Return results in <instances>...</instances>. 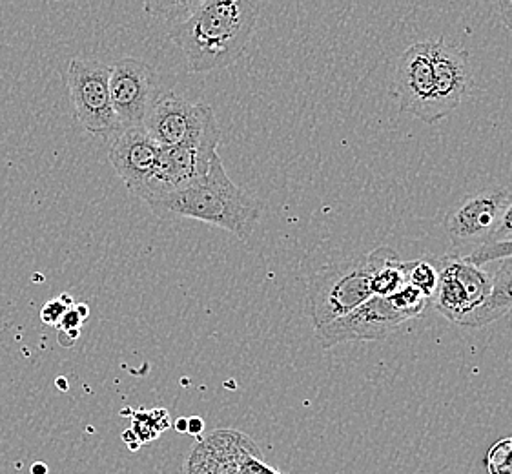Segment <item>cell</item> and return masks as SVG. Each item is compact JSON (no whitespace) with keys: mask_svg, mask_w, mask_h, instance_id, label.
<instances>
[{"mask_svg":"<svg viewBox=\"0 0 512 474\" xmlns=\"http://www.w3.org/2000/svg\"><path fill=\"white\" fill-rule=\"evenodd\" d=\"M150 208L157 216L188 217L223 228L241 241L254 234V228L261 219L259 201L248 196L228 177L219 154L214 157L205 176L157 201Z\"/></svg>","mask_w":512,"mask_h":474,"instance_id":"cell-2","label":"cell"},{"mask_svg":"<svg viewBox=\"0 0 512 474\" xmlns=\"http://www.w3.org/2000/svg\"><path fill=\"white\" fill-rule=\"evenodd\" d=\"M512 258V241H503V243H487L483 247L474 250L471 256H467L469 263H474L482 267L485 263L492 261H502V259Z\"/></svg>","mask_w":512,"mask_h":474,"instance_id":"cell-20","label":"cell"},{"mask_svg":"<svg viewBox=\"0 0 512 474\" xmlns=\"http://www.w3.org/2000/svg\"><path fill=\"white\" fill-rule=\"evenodd\" d=\"M132 433H134L137 444H150L159 438L170 427V414L163 407L152 409V411H137L132 414Z\"/></svg>","mask_w":512,"mask_h":474,"instance_id":"cell-17","label":"cell"},{"mask_svg":"<svg viewBox=\"0 0 512 474\" xmlns=\"http://www.w3.org/2000/svg\"><path fill=\"white\" fill-rule=\"evenodd\" d=\"M372 298L367 254L328 263L307 279V312L314 329L350 314Z\"/></svg>","mask_w":512,"mask_h":474,"instance_id":"cell-3","label":"cell"},{"mask_svg":"<svg viewBox=\"0 0 512 474\" xmlns=\"http://www.w3.org/2000/svg\"><path fill=\"white\" fill-rule=\"evenodd\" d=\"M394 95L403 114L427 123L434 95L431 41L416 42L401 53L394 73Z\"/></svg>","mask_w":512,"mask_h":474,"instance_id":"cell-13","label":"cell"},{"mask_svg":"<svg viewBox=\"0 0 512 474\" xmlns=\"http://www.w3.org/2000/svg\"><path fill=\"white\" fill-rule=\"evenodd\" d=\"M489 474H512V438H503L492 445L485 456Z\"/></svg>","mask_w":512,"mask_h":474,"instance_id":"cell-19","label":"cell"},{"mask_svg":"<svg viewBox=\"0 0 512 474\" xmlns=\"http://www.w3.org/2000/svg\"><path fill=\"white\" fill-rule=\"evenodd\" d=\"M261 456L256 442L236 429L201 436L186 458L183 474H241L248 458Z\"/></svg>","mask_w":512,"mask_h":474,"instance_id":"cell-12","label":"cell"},{"mask_svg":"<svg viewBox=\"0 0 512 474\" xmlns=\"http://www.w3.org/2000/svg\"><path fill=\"white\" fill-rule=\"evenodd\" d=\"M110 73L112 68L101 61L72 59L68 64V88L75 117L86 132L103 139H115L123 132L113 112Z\"/></svg>","mask_w":512,"mask_h":474,"instance_id":"cell-5","label":"cell"},{"mask_svg":"<svg viewBox=\"0 0 512 474\" xmlns=\"http://www.w3.org/2000/svg\"><path fill=\"white\" fill-rule=\"evenodd\" d=\"M186 429H188V418H179L175 422V431L177 433H186Z\"/></svg>","mask_w":512,"mask_h":474,"instance_id":"cell-30","label":"cell"},{"mask_svg":"<svg viewBox=\"0 0 512 474\" xmlns=\"http://www.w3.org/2000/svg\"><path fill=\"white\" fill-rule=\"evenodd\" d=\"M241 474H281L279 471H276L274 467H270V465L265 464L263 460H261V456H252V458H248L243 467H241Z\"/></svg>","mask_w":512,"mask_h":474,"instance_id":"cell-23","label":"cell"},{"mask_svg":"<svg viewBox=\"0 0 512 474\" xmlns=\"http://www.w3.org/2000/svg\"><path fill=\"white\" fill-rule=\"evenodd\" d=\"M110 97L113 112L123 130L144 126L155 99L159 97L154 68L135 57L119 59L110 73Z\"/></svg>","mask_w":512,"mask_h":474,"instance_id":"cell-9","label":"cell"},{"mask_svg":"<svg viewBox=\"0 0 512 474\" xmlns=\"http://www.w3.org/2000/svg\"><path fill=\"white\" fill-rule=\"evenodd\" d=\"M31 474H48V465L42 462L31 465Z\"/></svg>","mask_w":512,"mask_h":474,"instance_id":"cell-28","label":"cell"},{"mask_svg":"<svg viewBox=\"0 0 512 474\" xmlns=\"http://www.w3.org/2000/svg\"><path fill=\"white\" fill-rule=\"evenodd\" d=\"M370 270V294L389 298L407 285V261L394 248L378 247L367 254Z\"/></svg>","mask_w":512,"mask_h":474,"instance_id":"cell-16","label":"cell"},{"mask_svg":"<svg viewBox=\"0 0 512 474\" xmlns=\"http://www.w3.org/2000/svg\"><path fill=\"white\" fill-rule=\"evenodd\" d=\"M203 431H205V420L203 418H199V416H192V418H188V429H186V433L192 434L194 438H201L203 436Z\"/></svg>","mask_w":512,"mask_h":474,"instance_id":"cell-25","label":"cell"},{"mask_svg":"<svg viewBox=\"0 0 512 474\" xmlns=\"http://www.w3.org/2000/svg\"><path fill=\"white\" fill-rule=\"evenodd\" d=\"M257 17L259 8L250 0H206L172 26L168 37L185 53L190 72H214L245 53Z\"/></svg>","mask_w":512,"mask_h":474,"instance_id":"cell-1","label":"cell"},{"mask_svg":"<svg viewBox=\"0 0 512 474\" xmlns=\"http://www.w3.org/2000/svg\"><path fill=\"white\" fill-rule=\"evenodd\" d=\"M500 265L492 274V289L489 298L478 309L471 312L461 327L482 329L494 321L502 320L512 310V258L498 261Z\"/></svg>","mask_w":512,"mask_h":474,"instance_id":"cell-15","label":"cell"},{"mask_svg":"<svg viewBox=\"0 0 512 474\" xmlns=\"http://www.w3.org/2000/svg\"><path fill=\"white\" fill-rule=\"evenodd\" d=\"M81 330H59V343L62 347H73L75 341L79 340Z\"/></svg>","mask_w":512,"mask_h":474,"instance_id":"cell-26","label":"cell"},{"mask_svg":"<svg viewBox=\"0 0 512 474\" xmlns=\"http://www.w3.org/2000/svg\"><path fill=\"white\" fill-rule=\"evenodd\" d=\"M414 320L401 309L396 299L372 296L347 316L316 329V338L323 349L336 347L349 341L387 340L401 325Z\"/></svg>","mask_w":512,"mask_h":474,"instance_id":"cell-8","label":"cell"},{"mask_svg":"<svg viewBox=\"0 0 512 474\" xmlns=\"http://www.w3.org/2000/svg\"><path fill=\"white\" fill-rule=\"evenodd\" d=\"M75 309H77V312L81 314L82 320H88V316H90V309H88V305H86V303H79V305H75Z\"/></svg>","mask_w":512,"mask_h":474,"instance_id":"cell-29","label":"cell"},{"mask_svg":"<svg viewBox=\"0 0 512 474\" xmlns=\"http://www.w3.org/2000/svg\"><path fill=\"white\" fill-rule=\"evenodd\" d=\"M217 155L212 146L183 145L161 148L154 174L139 199L148 207L205 176Z\"/></svg>","mask_w":512,"mask_h":474,"instance_id":"cell-11","label":"cell"},{"mask_svg":"<svg viewBox=\"0 0 512 474\" xmlns=\"http://www.w3.org/2000/svg\"><path fill=\"white\" fill-rule=\"evenodd\" d=\"M144 128L161 148L183 145L217 148L221 141L212 106L190 103L175 93H163L155 99Z\"/></svg>","mask_w":512,"mask_h":474,"instance_id":"cell-4","label":"cell"},{"mask_svg":"<svg viewBox=\"0 0 512 474\" xmlns=\"http://www.w3.org/2000/svg\"><path fill=\"white\" fill-rule=\"evenodd\" d=\"M511 194L503 186L485 188L460 199L443 219V230L451 239L454 254L467 258L474 250L491 243Z\"/></svg>","mask_w":512,"mask_h":474,"instance_id":"cell-6","label":"cell"},{"mask_svg":"<svg viewBox=\"0 0 512 474\" xmlns=\"http://www.w3.org/2000/svg\"><path fill=\"white\" fill-rule=\"evenodd\" d=\"M161 146L155 143L144 126L123 130L113 139L110 161L124 185L135 197L141 196L154 174Z\"/></svg>","mask_w":512,"mask_h":474,"instance_id":"cell-14","label":"cell"},{"mask_svg":"<svg viewBox=\"0 0 512 474\" xmlns=\"http://www.w3.org/2000/svg\"><path fill=\"white\" fill-rule=\"evenodd\" d=\"M436 265L440 279L431 299L434 309L447 320L460 325L489 298L492 274L456 254L436 259Z\"/></svg>","mask_w":512,"mask_h":474,"instance_id":"cell-7","label":"cell"},{"mask_svg":"<svg viewBox=\"0 0 512 474\" xmlns=\"http://www.w3.org/2000/svg\"><path fill=\"white\" fill-rule=\"evenodd\" d=\"M498 11H500V19L503 24L512 30V0L498 2Z\"/></svg>","mask_w":512,"mask_h":474,"instance_id":"cell-27","label":"cell"},{"mask_svg":"<svg viewBox=\"0 0 512 474\" xmlns=\"http://www.w3.org/2000/svg\"><path fill=\"white\" fill-rule=\"evenodd\" d=\"M434 95L427 123H438L460 106L471 84L469 53L447 39H431Z\"/></svg>","mask_w":512,"mask_h":474,"instance_id":"cell-10","label":"cell"},{"mask_svg":"<svg viewBox=\"0 0 512 474\" xmlns=\"http://www.w3.org/2000/svg\"><path fill=\"white\" fill-rule=\"evenodd\" d=\"M82 320L81 314L77 312L75 309V305L70 307V309L66 310V314H64V318H62L61 325L57 327L59 330H81Z\"/></svg>","mask_w":512,"mask_h":474,"instance_id":"cell-24","label":"cell"},{"mask_svg":"<svg viewBox=\"0 0 512 474\" xmlns=\"http://www.w3.org/2000/svg\"><path fill=\"white\" fill-rule=\"evenodd\" d=\"M503 241H512V201H509V205L503 210L500 223L491 239V243H503Z\"/></svg>","mask_w":512,"mask_h":474,"instance_id":"cell-22","label":"cell"},{"mask_svg":"<svg viewBox=\"0 0 512 474\" xmlns=\"http://www.w3.org/2000/svg\"><path fill=\"white\" fill-rule=\"evenodd\" d=\"M438 265L436 259H414L407 261V285L420 290L427 299H432L438 289Z\"/></svg>","mask_w":512,"mask_h":474,"instance_id":"cell-18","label":"cell"},{"mask_svg":"<svg viewBox=\"0 0 512 474\" xmlns=\"http://www.w3.org/2000/svg\"><path fill=\"white\" fill-rule=\"evenodd\" d=\"M73 307V299L70 296H61V298L52 299L48 301L41 310V320L44 325H50V327H59L61 325L62 318L66 314V310Z\"/></svg>","mask_w":512,"mask_h":474,"instance_id":"cell-21","label":"cell"}]
</instances>
